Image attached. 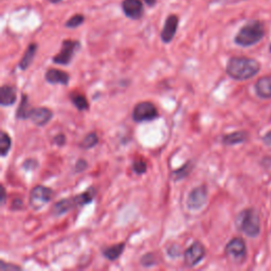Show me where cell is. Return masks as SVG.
<instances>
[{"mask_svg": "<svg viewBox=\"0 0 271 271\" xmlns=\"http://www.w3.org/2000/svg\"><path fill=\"white\" fill-rule=\"evenodd\" d=\"M16 102V89L10 85H4L0 90V103L3 106H11Z\"/></svg>", "mask_w": 271, "mask_h": 271, "instance_id": "cell-15", "label": "cell"}, {"mask_svg": "<svg viewBox=\"0 0 271 271\" xmlns=\"http://www.w3.org/2000/svg\"><path fill=\"white\" fill-rule=\"evenodd\" d=\"M265 34L263 24L260 22H251L244 26L235 36V43L242 47H249L259 43Z\"/></svg>", "mask_w": 271, "mask_h": 271, "instance_id": "cell-2", "label": "cell"}, {"mask_svg": "<svg viewBox=\"0 0 271 271\" xmlns=\"http://www.w3.org/2000/svg\"><path fill=\"white\" fill-rule=\"evenodd\" d=\"M208 199V190L205 185H200L198 188H195L190 193L188 200H186V206L192 211H196L201 209L206 205Z\"/></svg>", "mask_w": 271, "mask_h": 271, "instance_id": "cell-8", "label": "cell"}, {"mask_svg": "<svg viewBox=\"0 0 271 271\" xmlns=\"http://www.w3.org/2000/svg\"><path fill=\"white\" fill-rule=\"evenodd\" d=\"M11 146H12V140L10 138V136L7 132L2 131V134H0V154H2L3 157L8 155V152L11 149Z\"/></svg>", "mask_w": 271, "mask_h": 271, "instance_id": "cell-23", "label": "cell"}, {"mask_svg": "<svg viewBox=\"0 0 271 271\" xmlns=\"http://www.w3.org/2000/svg\"><path fill=\"white\" fill-rule=\"evenodd\" d=\"M270 50H271V46H270Z\"/></svg>", "mask_w": 271, "mask_h": 271, "instance_id": "cell-38", "label": "cell"}, {"mask_svg": "<svg viewBox=\"0 0 271 271\" xmlns=\"http://www.w3.org/2000/svg\"><path fill=\"white\" fill-rule=\"evenodd\" d=\"M178 27V18L176 15H171L167 17V20L165 22V25L163 27V30L161 32V40L163 43H169L172 42L174 38L176 31Z\"/></svg>", "mask_w": 271, "mask_h": 271, "instance_id": "cell-12", "label": "cell"}, {"mask_svg": "<svg viewBox=\"0 0 271 271\" xmlns=\"http://www.w3.org/2000/svg\"><path fill=\"white\" fill-rule=\"evenodd\" d=\"M146 167H147L146 162L143 160H136L132 163V171L138 175L144 174L146 172Z\"/></svg>", "mask_w": 271, "mask_h": 271, "instance_id": "cell-27", "label": "cell"}, {"mask_svg": "<svg viewBox=\"0 0 271 271\" xmlns=\"http://www.w3.org/2000/svg\"><path fill=\"white\" fill-rule=\"evenodd\" d=\"M264 141L266 144L268 145H271V131L268 132L266 136H265V138H264Z\"/></svg>", "mask_w": 271, "mask_h": 271, "instance_id": "cell-34", "label": "cell"}, {"mask_svg": "<svg viewBox=\"0 0 271 271\" xmlns=\"http://www.w3.org/2000/svg\"><path fill=\"white\" fill-rule=\"evenodd\" d=\"M70 100L72 102V104L79 109V110H87L89 108V104L87 99L85 98L81 93L72 92L70 95Z\"/></svg>", "mask_w": 271, "mask_h": 271, "instance_id": "cell-22", "label": "cell"}, {"mask_svg": "<svg viewBox=\"0 0 271 271\" xmlns=\"http://www.w3.org/2000/svg\"><path fill=\"white\" fill-rule=\"evenodd\" d=\"M32 109L33 108H31V106H30V103H29V101H28V96L24 94L22 96V102H21V104H20L18 110H17V112H16V118H18L20 120H26V119L30 118Z\"/></svg>", "mask_w": 271, "mask_h": 271, "instance_id": "cell-19", "label": "cell"}, {"mask_svg": "<svg viewBox=\"0 0 271 271\" xmlns=\"http://www.w3.org/2000/svg\"><path fill=\"white\" fill-rule=\"evenodd\" d=\"M236 227L250 237H256L260 233V216L256 210L248 209L236 217Z\"/></svg>", "mask_w": 271, "mask_h": 271, "instance_id": "cell-3", "label": "cell"}, {"mask_svg": "<svg viewBox=\"0 0 271 271\" xmlns=\"http://www.w3.org/2000/svg\"><path fill=\"white\" fill-rule=\"evenodd\" d=\"M36 51H37V45L36 44H31L28 49L26 50V52L22 59V61L20 62V68L22 70H26L29 68V66L32 64L34 56L36 54Z\"/></svg>", "mask_w": 271, "mask_h": 271, "instance_id": "cell-17", "label": "cell"}, {"mask_svg": "<svg viewBox=\"0 0 271 271\" xmlns=\"http://www.w3.org/2000/svg\"><path fill=\"white\" fill-rule=\"evenodd\" d=\"M98 142H99V138H98L96 133L95 132H90L81 142V147L85 148V149H89V148L95 146L98 144Z\"/></svg>", "mask_w": 271, "mask_h": 271, "instance_id": "cell-25", "label": "cell"}, {"mask_svg": "<svg viewBox=\"0 0 271 271\" xmlns=\"http://www.w3.org/2000/svg\"><path fill=\"white\" fill-rule=\"evenodd\" d=\"M246 139H247V133L246 132H244V131H236V132H233V133L226 134L225 137H224V139H223V142L226 145H235V144H239V143L244 142Z\"/></svg>", "mask_w": 271, "mask_h": 271, "instance_id": "cell-20", "label": "cell"}, {"mask_svg": "<svg viewBox=\"0 0 271 271\" xmlns=\"http://www.w3.org/2000/svg\"><path fill=\"white\" fill-rule=\"evenodd\" d=\"M122 8L124 14L131 20H139L143 15V6L139 0H124Z\"/></svg>", "mask_w": 271, "mask_h": 271, "instance_id": "cell-10", "label": "cell"}, {"mask_svg": "<svg viewBox=\"0 0 271 271\" xmlns=\"http://www.w3.org/2000/svg\"><path fill=\"white\" fill-rule=\"evenodd\" d=\"M53 141H54V143L56 145L63 146L66 143V137H65V136L63 133H61V134H57L56 136V137L53 139Z\"/></svg>", "mask_w": 271, "mask_h": 271, "instance_id": "cell-30", "label": "cell"}, {"mask_svg": "<svg viewBox=\"0 0 271 271\" xmlns=\"http://www.w3.org/2000/svg\"><path fill=\"white\" fill-rule=\"evenodd\" d=\"M124 249H125V244L121 243V244H117L111 247L105 248L103 251H102V253H103L104 258H106L107 260L115 261L117 259L121 257V254L123 253Z\"/></svg>", "mask_w": 271, "mask_h": 271, "instance_id": "cell-18", "label": "cell"}, {"mask_svg": "<svg viewBox=\"0 0 271 271\" xmlns=\"http://www.w3.org/2000/svg\"><path fill=\"white\" fill-rule=\"evenodd\" d=\"M141 264L145 267H150L152 265H156V259L154 253H147L141 259Z\"/></svg>", "mask_w": 271, "mask_h": 271, "instance_id": "cell-28", "label": "cell"}, {"mask_svg": "<svg viewBox=\"0 0 271 271\" xmlns=\"http://www.w3.org/2000/svg\"><path fill=\"white\" fill-rule=\"evenodd\" d=\"M80 48V43L76 41H65L61 52L53 57V62L59 65H68L72 61L74 54Z\"/></svg>", "mask_w": 271, "mask_h": 271, "instance_id": "cell-6", "label": "cell"}, {"mask_svg": "<svg viewBox=\"0 0 271 271\" xmlns=\"http://www.w3.org/2000/svg\"><path fill=\"white\" fill-rule=\"evenodd\" d=\"M2 267H0V269H2L3 271L7 270V269H14V270H20L21 268L18 266H15V265H7L5 262H2Z\"/></svg>", "mask_w": 271, "mask_h": 271, "instance_id": "cell-32", "label": "cell"}, {"mask_svg": "<svg viewBox=\"0 0 271 271\" xmlns=\"http://www.w3.org/2000/svg\"><path fill=\"white\" fill-rule=\"evenodd\" d=\"M75 207H79L75 196L70 197V198H64V199L57 201L53 206L52 214L54 216H62V215L66 214L67 212H69L70 210L74 209Z\"/></svg>", "mask_w": 271, "mask_h": 271, "instance_id": "cell-13", "label": "cell"}, {"mask_svg": "<svg viewBox=\"0 0 271 271\" xmlns=\"http://www.w3.org/2000/svg\"><path fill=\"white\" fill-rule=\"evenodd\" d=\"M84 21H85V18H84V16H83V15L76 14V15H74L73 17H71V18L66 23V27H67V28L74 29V28L81 26V25L84 23Z\"/></svg>", "mask_w": 271, "mask_h": 271, "instance_id": "cell-26", "label": "cell"}, {"mask_svg": "<svg viewBox=\"0 0 271 271\" xmlns=\"http://www.w3.org/2000/svg\"><path fill=\"white\" fill-rule=\"evenodd\" d=\"M205 256H206L205 246L199 242H195L184 252V263L186 266L194 267L203 258H205Z\"/></svg>", "mask_w": 271, "mask_h": 271, "instance_id": "cell-9", "label": "cell"}, {"mask_svg": "<svg viewBox=\"0 0 271 271\" xmlns=\"http://www.w3.org/2000/svg\"><path fill=\"white\" fill-rule=\"evenodd\" d=\"M159 115L156 106L150 102H141L137 104L132 111V119L136 122L151 121Z\"/></svg>", "mask_w": 271, "mask_h": 271, "instance_id": "cell-5", "label": "cell"}, {"mask_svg": "<svg viewBox=\"0 0 271 271\" xmlns=\"http://www.w3.org/2000/svg\"><path fill=\"white\" fill-rule=\"evenodd\" d=\"M52 117H53V112L46 107L33 108L30 114V119L32 120V122L37 126L46 125L51 119H52Z\"/></svg>", "mask_w": 271, "mask_h": 271, "instance_id": "cell-11", "label": "cell"}, {"mask_svg": "<svg viewBox=\"0 0 271 271\" xmlns=\"http://www.w3.org/2000/svg\"><path fill=\"white\" fill-rule=\"evenodd\" d=\"M12 209L13 210H21L23 209V200L17 198V199H14L13 202H12Z\"/></svg>", "mask_w": 271, "mask_h": 271, "instance_id": "cell-31", "label": "cell"}, {"mask_svg": "<svg viewBox=\"0 0 271 271\" xmlns=\"http://www.w3.org/2000/svg\"><path fill=\"white\" fill-rule=\"evenodd\" d=\"M94 196H95V190H94V188H92V186H91V188H89L88 190L83 192L82 194L75 196L78 206L80 207V206L88 205V203H90L93 200Z\"/></svg>", "mask_w": 271, "mask_h": 271, "instance_id": "cell-21", "label": "cell"}, {"mask_svg": "<svg viewBox=\"0 0 271 271\" xmlns=\"http://www.w3.org/2000/svg\"><path fill=\"white\" fill-rule=\"evenodd\" d=\"M53 191L44 185H37L31 191L29 202L32 209L41 210L47 203L52 199Z\"/></svg>", "mask_w": 271, "mask_h": 271, "instance_id": "cell-4", "label": "cell"}, {"mask_svg": "<svg viewBox=\"0 0 271 271\" xmlns=\"http://www.w3.org/2000/svg\"><path fill=\"white\" fill-rule=\"evenodd\" d=\"M86 168H87V162H86V160H83V159L79 160L74 166V169H75L76 173H81V172L85 171Z\"/></svg>", "mask_w": 271, "mask_h": 271, "instance_id": "cell-29", "label": "cell"}, {"mask_svg": "<svg viewBox=\"0 0 271 271\" xmlns=\"http://www.w3.org/2000/svg\"><path fill=\"white\" fill-rule=\"evenodd\" d=\"M256 90L261 98H271V76H265L258 81L256 85Z\"/></svg>", "mask_w": 271, "mask_h": 271, "instance_id": "cell-16", "label": "cell"}, {"mask_svg": "<svg viewBox=\"0 0 271 271\" xmlns=\"http://www.w3.org/2000/svg\"><path fill=\"white\" fill-rule=\"evenodd\" d=\"M5 202H6V190H5V188L3 186V200H2V205L3 206L5 205Z\"/></svg>", "mask_w": 271, "mask_h": 271, "instance_id": "cell-35", "label": "cell"}, {"mask_svg": "<svg viewBox=\"0 0 271 271\" xmlns=\"http://www.w3.org/2000/svg\"><path fill=\"white\" fill-rule=\"evenodd\" d=\"M260 71V64L253 59L233 57L227 65V73L234 80L245 81Z\"/></svg>", "mask_w": 271, "mask_h": 271, "instance_id": "cell-1", "label": "cell"}, {"mask_svg": "<svg viewBox=\"0 0 271 271\" xmlns=\"http://www.w3.org/2000/svg\"><path fill=\"white\" fill-rule=\"evenodd\" d=\"M227 257L234 263H241L246 258V245L242 239H233L226 247Z\"/></svg>", "mask_w": 271, "mask_h": 271, "instance_id": "cell-7", "label": "cell"}, {"mask_svg": "<svg viewBox=\"0 0 271 271\" xmlns=\"http://www.w3.org/2000/svg\"><path fill=\"white\" fill-rule=\"evenodd\" d=\"M34 164H36L35 160H27L24 164V166L27 168V169H32L34 167Z\"/></svg>", "mask_w": 271, "mask_h": 271, "instance_id": "cell-33", "label": "cell"}, {"mask_svg": "<svg viewBox=\"0 0 271 271\" xmlns=\"http://www.w3.org/2000/svg\"><path fill=\"white\" fill-rule=\"evenodd\" d=\"M144 2L148 5V6H154L156 4V0H144Z\"/></svg>", "mask_w": 271, "mask_h": 271, "instance_id": "cell-36", "label": "cell"}, {"mask_svg": "<svg viewBox=\"0 0 271 271\" xmlns=\"http://www.w3.org/2000/svg\"><path fill=\"white\" fill-rule=\"evenodd\" d=\"M49 2H51L52 4H57L61 2V0H49Z\"/></svg>", "mask_w": 271, "mask_h": 271, "instance_id": "cell-37", "label": "cell"}, {"mask_svg": "<svg viewBox=\"0 0 271 271\" xmlns=\"http://www.w3.org/2000/svg\"><path fill=\"white\" fill-rule=\"evenodd\" d=\"M194 167V162L193 161H189L186 164H184L182 167H180L177 171L173 172V177L175 180H181L183 178H185L188 176Z\"/></svg>", "mask_w": 271, "mask_h": 271, "instance_id": "cell-24", "label": "cell"}, {"mask_svg": "<svg viewBox=\"0 0 271 271\" xmlns=\"http://www.w3.org/2000/svg\"><path fill=\"white\" fill-rule=\"evenodd\" d=\"M46 81L50 84H62V85H68L70 81V76L68 73L57 70V69H50L46 73Z\"/></svg>", "mask_w": 271, "mask_h": 271, "instance_id": "cell-14", "label": "cell"}]
</instances>
